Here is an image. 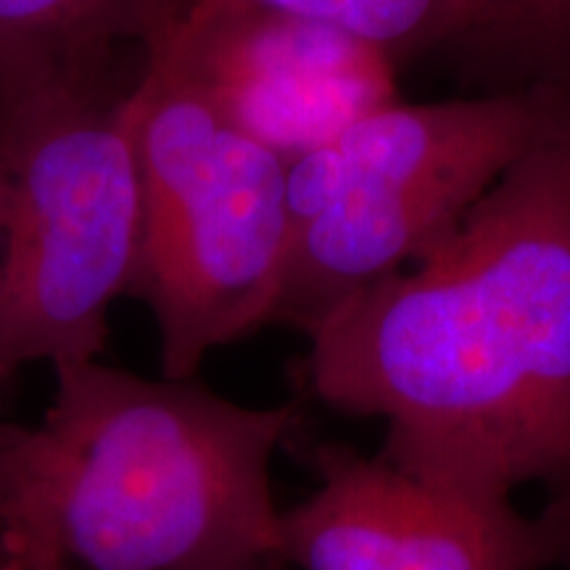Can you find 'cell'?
<instances>
[{"label": "cell", "mask_w": 570, "mask_h": 570, "mask_svg": "<svg viewBox=\"0 0 570 570\" xmlns=\"http://www.w3.org/2000/svg\"><path fill=\"white\" fill-rule=\"evenodd\" d=\"M306 338L304 389L383 420L394 465L489 497L570 491V130Z\"/></svg>", "instance_id": "6da1fadb"}, {"label": "cell", "mask_w": 570, "mask_h": 570, "mask_svg": "<svg viewBox=\"0 0 570 570\" xmlns=\"http://www.w3.org/2000/svg\"><path fill=\"white\" fill-rule=\"evenodd\" d=\"M40 425L0 441V525L85 570H283L269 465L298 404L246 407L196 377L56 367Z\"/></svg>", "instance_id": "7a4b0ae2"}, {"label": "cell", "mask_w": 570, "mask_h": 570, "mask_svg": "<svg viewBox=\"0 0 570 570\" xmlns=\"http://www.w3.org/2000/svg\"><path fill=\"white\" fill-rule=\"evenodd\" d=\"M135 82L122 88L114 61L0 75V386L35 362L98 360L111 304L132 291L142 238Z\"/></svg>", "instance_id": "3957f363"}, {"label": "cell", "mask_w": 570, "mask_h": 570, "mask_svg": "<svg viewBox=\"0 0 570 570\" xmlns=\"http://www.w3.org/2000/svg\"><path fill=\"white\" fill-rule=\"evenodd\" d=\"M570 130V92L383 106L285 169L291 244L273 325L304 336L436 248L525 156Z\"/></svg>", "instance_id": "277c9868"}, {"label": "cell", "mask_w": 570, "mask_h": 570, "mask_svg": "<svg viewBox=\"0 0 570 570\" xmlns=\"http://www.w3.org/2000/svg\"><path fill=\"white\" fill-rule=\"evenodd\" d=\"M127 111L142 206L130 294L151 306L164 377L185 381L214 348L273 325L291 244L288 164L156 48Z\"/></svg>", "instance_id": "5b68a950"}, {"label": "cell", "mask_w": 570, "mask_h": 570, "mask_svg": "<svg viewBox=\"0 0 570 570\" xmlns=\"http://www.w3.org/2000/svg\"><path fill=\"white\" fill-rule=\"evenodd\" d=\"M317 489L281 512L298 570H570V491L533 515L341 444L309 454Z\"/></svg>", "instance_id": "8992f818"}, {"label": "cell", "mask_w": 570, "mask_h": 570, "mask_svg": "<svg viewBox=\"0 0 570 570\" xmlns=\"http://www.w3.org/2000/svg\"><path fill=\"white\" fill-rule=\"evenodd\" d=\"M148 48L188 71L227 122L285 164L399 101V63L386 53L273 11L190 3Z\"/></svg>", "instance_id": "52a82bcc"}, {"label": "cell", "mask_w": 570, "mask_h": 570, "mask_svg": "<svg viewBox=\"0 0 570 570\" xmlns=\"http://www.w3.org/2000/svg\"><path fill=\"white\" fill-rule=\"evenodd\" d=\"M190 0H0V75L96 67L119 48L142 53Z\"/></svg>", "instance_id": "ba28073f"}, {"label": "cell", "mask_w": 570, "mask_h": 570, "mask_svg": "<svg viewBox=\"0 0 570 570\" xmlns=\"http://www.w3.org/2000/svg\"><path fill=\"white\" fill-rule=\"evenodd\" d=\"M494 90L570 92V0H473L454 42Z\"/></svg>", "instance_id": "9c48e42d"}, {"label": "cell", "mask_w": 570, "mask_h": 570, "mask_svg": "<svg viewBox=\"0 0 570 570\" xmlns=\"http://www.w3.org/2000/svg\"><path fill=\"white\" fill-rule=\"evenodd\" d=\"M202 6L273 11L331 27L367 42L402 67L433 48H452L465 32L473 0H190Z\"/></svg>", "instance_id": "30bf717a"}, {"label": "cell", "mask_w": 570, "mask_h": 570, "mask_svg": "<svg viewBox=\"0 0 570 570\" xmlns=\"http://www.w3.org/2000/svg\"><path fill=\"white\" fill-rule=\"evenodd\" d=\"M6 531H9L6 570H71L56 541L38 525L6 523Z\"/></svg>", "instance_id": "8fae6325"}, {"label": "cell", "mask_w": 570, "mask_h": 570, "mask_svg": "<svg viewBox=\"0 0 570 570\" xmlns=\"http://www.w3.org/2000/svg\"><path fill=\"white\" fill-rule=\"evenodd\" d=\"M3 212H6V119H3V96H0V235H3Z\"/></svg>", "instance_id": "7c38bea8"}, {"label": "cell", "mask_w": 570, "mask_h": 570, "mask_svg": "<svg viewBox=\"0 0 570 570\" xmlns=\"http://www.w3.org/2000/svg\"><path fill=\"white\" fill-rule=\"evenodd\" d=\"M6 562H9V531L0 525V570H6Z\"/></svg>", "instance_id": "4fadbf2b"}, {"label": "cell", "mask_w": 570, "mask_h": 570, "mask_svg": "<svg viewBox=\"0 0 570 570\" xmlns=\"http://www.w3.org/2000/svg\"><path fill=\"white\" fill-rule=\"evenodd\" d=\"M11 428H13V423H3V420H0V441H3V439H9Z\"/></svg>", "instance_id": "5bb4252c"}]
</instances>
